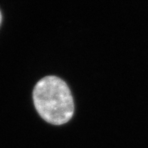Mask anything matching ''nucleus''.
I'll return each instance as SVG.
<instances>
[{
  "mask_svg": "<svg viewBox=\"0 0 148 148\" xmlns=\"http://www.w3.org/2000/svg\"><path fill=\"white\" fill-rule=\"evenodd\" d=\"M33 104L43 120L54 125H62L72 119L74 101L67 84L55 76L39 80L33 91Z\"/></svg>",
  "mask_w": 148,
  "mask_h": 148,
  "instance_id": "1",
  "label": "nucleus"
},
{
  "mask_svg": "<svg viewBox=\"0 0 148 148\" xmlns=\"http://www.w3.org/2000/svg\"><path fill=\"white\" fill-rule=\"evenodd\" d=\"M2 23V14H1V12H0V25Z\"/></svg>",
  "mask_w": 148,
  "mask_h": 148,
  "instance_id": "2",
  "label": "nucleus"
}]
</instances>
